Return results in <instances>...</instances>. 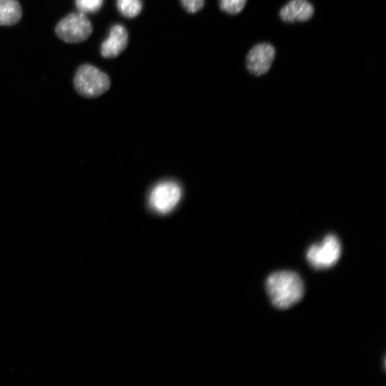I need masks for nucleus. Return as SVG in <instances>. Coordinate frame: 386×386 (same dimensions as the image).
<instances>
[{
  "label": "nucleus",
  "instance_id": "1",
  "mask_svg": "<svg viewBox=\"0 0 386 386\" xmlns=\"http://www.w3.org/2000/svg\"><path fill=\"white\" fill-rule=\"evenodd\" d=\"M265 285L272 305L280 309L293 307L304 295V284L293 271L275 272L269 275Z\"/></svg>",
  "mask_w": 386,
  "mask_h": 386
},
{
  "label": "nucleus",
  "instance_id": "2",
  "mask_svg": "<svg viewBox=\"0 0 386 386\" xmlns=\"http://www.w3.org/2000/svg\"><path fill=\"white\" fill-rule=\"evenodd\" d=\"M74 87L82 97L95 98L103 95L110 88L107 75L91 65H81L74 78Z\"/></svg>",
  "mask_w": 386,
  "mask_h": 386
},
{
  "label": "nucleus",
  "instance_id": "3",
  "mask_svg": "<svg viewBox=\"0 0 386 386\" xmlns=\"http://www.w3.org/2000/svg\"><path fill=\"white\" fill-rule=\"evenodd\" d=\"M341 256V245L339 238L327 235L319 244L311 245L307 252L309 264L316 270H325L334 266Z\"/></svg>",
  "mask_w": 386,
  "mask_h": 386
},
{
  "label": "nucleus",
  "instance_id": "4",
  "mask_svg": "<svg viewBox=\"0 0 386 386\" xmlns=\"http://www.w3.org/2000/svg\"><path fill=\"white\" fill-rule=\"evenodd\" d=\"M91 22L84 13H71L58 24L55 33L68 43H79L87 40L93 33Z\"/></svg>",
  "mask_w": 386,
  "mask_h": 386
},
{
  "label": "nucleus",
  "instance_id": "5",
  "mask_svg": "<svg viewBox=\"0 0 386 386\" xmlns=\"http://www.w3.org/2000/svg\"><path fill=\"white\" fill-rule=\"evenodd\" d=\"M181 194V189L177 183L163 182L153 189L149 203L154 211L160 215H167L178 204Z\"/></svg>",
  "mask_w": 386,
  "mask_h": 386
},
{
  "label": "nucleus",
  "instance_id": "6",
  "mask_svg": "<svg viewBox=\"0 0 386 386\" xmlns=\"http://www.w3.org/2000/svg\"><path fill=\"white\" fill-rule=\"evenodd\" d=\"M275 47L268 43H259L254 46L246 57V68L251 74L259 77L266 74L275 60Z\"/></svg>",
  "mask_w": 386,
  "mask_h": 386
},
{
  "label": "nucleus",
  "instance_id": "7",
  "mask_svg": "<svg viewBox=\"0 0 386 386\" xmlns=\"http://www.w3.org/2000/svg\"><path fill=\"white\" fill-rule=\"evenodd\" d=\"M128 44V33L125 27L116 24L109 31L108 38L101 45V55L106 59H114L119 56Z\"/></svg>",
  "mask_w": 386,
  "mask_h": 386
},
{
  "label": "nucleus",
  "instance_id": "8",
  "mask_svg": "<svg viewBox=\"0 0 386 386\" xmlns=\"http://www.w3.org/2000/svg\"><path fill=\"white\" fill-rule=\"evenodd\" d=\"M314 8L308 0H291L280 12V17L287 23L309 21L314 15Z\"/></svg>",
  "mask_w": 386,
  "mask_h": 386
},
{
  "label": "nucleus",
  "instance_id": "9",
  "mask_svg": "<svg viewBox=\"0 0 386 386\" xmlns=\"http://www.w3.org/2000/svg\"><path fill=\"white\" fill-rule=\"evenodd\" d=\"M22 15L17 0H0V25L11 26L17 23Z\"/></svg>",
  "mask_w": 386,
  "mask_h": 386
},
{
  "label": "nucleus",
  "instance_id": "10",
  "mask_svg": "<svg viewBox=\"0 0 386 386\" xmlns=\"http://www.w3.org/2000/svg\"><path fill=\"white\" fill-rule=\"evenodd\" d=\"M117 8L123 17L131 19L139 15L143 3L141 0H117Z\"/></svg>",
  "mask_w": 386,
  "mask_h": 386
},
{
  "label": "nucleus",
  "instance_id": "11",
  "mask_svg": "<svg viewBox=\"0 0 386 386\" xmlns=\"http://www.w3.org/2000/svg\"><path fill=\"white\" fill-rule=\"evenodd\" d=\"M247 2V0H219V5L224 12L236 15L242 11Z\"/></svg>",
  "mask_w": 386,
  "mask_h": 386
},
{
  "label": "nucleus",
  "instance_id": "12",
  "mask_svg": "<svg viewBox=\"0 0 386 386\" xmlns=\"http://www.w3.org/2000/svg\"><path fill=\"white\" fill-rule=\"evenodd\" d=\"M104 0H75L79 13L84 14L95 13L102 7Z\"/></svg>",
  "mask_w": 386,
  "mask_h": 386
},
{
  "label": "nucleus",
  "instance_id": "13",
  "mask_svg": "<svg viewBox=\"0 0 386 386\" xmlns=\"http://www.w3.org/2000/svg\"><path fill=\"white\" fill-rule=\"evenodd\" d=\"M184 10L190 14H195L203 9L205 0H180Z\"/></svg>",
  "mask_w": 386,
  "mask_h": 386
}]
</instances>
